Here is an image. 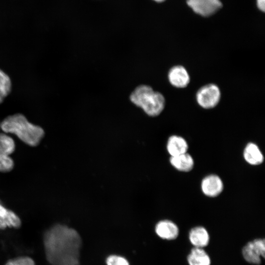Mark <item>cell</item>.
Wrapping results in <instances>:
<instances>
[{"mask_svg": "<svg viewBox=\"0 0 265 265\" xmlns=\"http://www.w3.org/2000/svg\"><path fill=\"white\" fill-rule=\"evenodd\" d=\"M45 255L51 265H79L81 238L74 229L56 224L43 234Z\"/></svg>", "mask_w": 265, "mask_h": 265, "instance_id": "6da1fadb", "label": "cell"}, {"mask_svg": "<svg viewBox=\"0 0 265 265\" xmlns=\"http://www.w3.org/2000/svg\"><path fill=\"white\" fill-rule=\"evenodd\" d=\"M0 128L5 133L15 134L30 146L38 145L45 134L41 127L29 122L26 117L20 113L7 117L0 123Z\"/></svg>", "mask_w": 265, "mask_h": 265, "instance_id": "7a4b0ae2", "label": "cell"}, {"mask_svg": "<svg viewBox=\"0 0 265 265\" xmlns=\"http://www.w3.org/2000/svg\"><path fill=\"white\" fill-rule=\"evenodd\" d=\"M130 100L151 116L159 115L165 104L164 97L161 93L154 91L151 87L146 85L137 87L130 95Z\"/></svg>", "mask_w": 265, "mask_h": 265, "instance_id": "3957f363", "label": "cell"}, {"mask_svg": "<svg viewBox=\"0 0 265 265\" xmlns=\"http://www.w3.org/2000/svg\"><path fill=\"white\" fill-rule=\"evenodd\" d=\"M221 98V92L218 86L214 83L206 84L197 91L196 100L202 108L210 109L216 106Z\"/></svg>", "mask_w": 265, "mask_h": 265, "instance_id": "277c9868", "label": "cell"}, {"mask_svg": "<svg viewBox=\"0 0 265 265\" xmlns=\"http://www.w3.org/2000/svg\"><path fill=\"white\" fill-rule=\"evenodd\" d=\"M265 241L264 238H256L244 246L242 255L244 260L249 264L260 265L262 259L265 258Z\"/></svg>", "mask_w": 265, "mask_h": 265, "instance_id": "5b68a950", "label": "cell"}, {"mask_svg": "<svg viewBox=\"0 0 265 265\" xmlns=\"http://www.w3.org/2000/svg\"><path fill=\"white\" fill-rule=\"evenodd\" d=\"M187 3L195 13L203 16L213 14L222 6L219 0H187Z\"/></svg>", "mask_w": 265, "mask_h": 265, "instance_id": "8992f818", "label": "cell"}, {"mask_svg": "<svg viewBox=\"0 0 265 265\" xmlns=\"http://www.w3.org/2000/svg\"><path fill=\"white\" fill-rule=\"evenodd\" d=\"M168 79L171 85L178 88L186 87L190 82L189 75L182 65L172 67L168 72Z\"/></svg>", "mask_w": 265, "mask_h": 265, "instance_id": "52a82bcc", "label": "cell"}, {"mask_svg": "<svg viewBox=\"0 0 265 265\" xmlns=\"http://www.w3.org/2000/svg\"><path fill=\"white\" fill-rule=\"evenodd\" d=\"M201 188L206 196L214 197L222 191L223 184L221 179L218 176L210 175L202 180Z\"/></svg>", "mask_w": 265, "mask_h": 265, "instance_id": "ba28073f", "label": "cell"}, {"mask_svg": "<svg viewBox=\"0 0 265 265\" xmlns=\"http://www.w3.org/2000/svg\"><path fill=\"white\" fill-rule=\"evenodd\" d=\"M21 225L22 221L19 216L14 212L0 204V229H17L20 228Z\"/></svg>", "mask_w": 265, "mask_h": 265, "instance_id": "9c48e42d", "label": "cell"}, {"mask_svg": "<svg viewBox=\"0 0 265 265\" xmlns=\"http://www.w3.org/2000/svg\"><path fill=\"white\" fill-rule=\"evenodd\" d=\"M155 232L162 239L173 240L178 237L179 230L177 225L172 221L162 220L156 225Z\"/></svg>", "mask_w": 265, "mask_h": 265, "instance_id": "30bf717a", "label": "cell"}, {"mask_svg": "<svg viewBox=\"0 0 265 265\" xmlns=\"http://www.w3.org/2000/svg\"><path fill=\"white\" fill-rule=\"evenodd\" d=\"M190 243L196 248L206 246L210 241V236L207 230L203 227L197 226L192 228L188 234Z\"/></svg>", "mask_w": 265, "mask_h": 265, "instance_id": "8fae6325", "label": "cell"}, {"mask_svg": "<svg viewBox=\"0 0 265 265\" xmlns=\"http://www.w3.org/2000/svg\"><path fill=\"white\" fill-rule=\"evenodd\" d=\"M187 143L182 137L172 135L169 138L167 144V150L171 157L187 153Z\"/></svg>", "mask_w": 265, "mask_h": 265, "instance_id": "7c38bea8", "label": "cell"}, {"mask_svg": "<svg viewBox=\"0 0 265 265\" xmlns=\"http://www.w3.org/2000/svg\"><path fill=\"white\" fill-rule=\"evenodd\" d=\"M170 162L176 169L184 172L190 171L194 166L193 158L187 153L171 157Z\"/></svg>", "mask_w": 265, "mask_h": 265, "instance_id": "4fadbf2b", "label": "cell"}, {"mask_svg": "<svg viewBox=\"0 0 265 265\" xmlns=\"http://www.w3.org/2000/svg\"><path fill=\"white\" fill-rule=\"evenodd\" d=\"M245 160L250 164L257 165L261 164L264 160L263 155L257 145L249 143L243 152Z\"/></svg>", "mask_w": 265, "mask_h": 265, "instance_id": "5bb4252c", "label": "cell"}, {"mask_svg": "<svg viewBox=\"0 0 265 265\" xmlns=\"http://www.w3.org/2000/svg\"><path fill=\"white\" fill-rule=\"evenodd\" d=\"M189 265H210L211 259L208 253L201 248L194 247L187 256Z\"/></svg>", "mask_w": 265, "mask_h": 265, "instance_id": "9a60e30c", "label": "cell"}, {"mask_svg": "<svg viewBox=\"0 0 265 265\" xmlns=\"http://www.w3.org/2000/svg\"><path fill=\"white\" fill-rule=\"evenodd\" d=\"M13 138L5 133H0V154L10 155L15 150Z\"/></svg>", "mask_w": 265, "mask_h": 265, "instance_id": "2e32d148", "label": "cell"}, {"mask_svg": "<svg viewBox=\"0 0 265 265\" xmlns=\"http://www.w3.org/2000/svg\"><path fill=\"white\" fill-rule=\"evenodd\" d=\"M11 82L9 76L0 69V103L10 93Z\"/></svg>", "mask_w": 265, "mask_h": 265, "instance_id": "e0dca14e", "label": "cell"}, {"mask_svg": "<svg viewBox=\"0 0 265 265\" xmlns=\"http://www.w3.org/2000/svg\"><path fill=\"white\" fill-rule=\"evenodd\" d=\"M4 265H36V264L30 257L21 256L7 260Z\"/></svg>", "mask_w": 265, "mask_h": 265, "instance_id": "ac0fdd59", "label": "cell"}, {"mask_svg": "<svg viewBox=\"0 0 265 265\" xmlns=\"http://www.w3.org/2000/svg\"><path fill=\"white\" fill-rule=\"evenodd\" d=\"M14 167V161L10 155L0 154V171L7 172Z\"/></svg>", "mask_w": 265, "mask_h": 265, "instance_id": "d6986e66", "label": "cell"}, {"mask_svg": "<svg viewBox=\"0 0 265 265\" xmlns=\"http://www.w3.org/2000/svg\"><path fill=\"white\" fill-rule=\"evenodd\" d=\"M107 265H130L128 260L123 257L111 255L106 259Z\"/></svg>", "mask_w": 265, "mask_h": 265, "instance_id": "ffe728a7", "label": "cell"}, {"mask_svg": "<svg viewBox=\"0 0 265 265\" xmlns=\"http://www.w3.org/2000/svg\"><path fill=\"white\" fill-rule=\"evenodd\" d=\"M257 4L259 9L265 12V0H257Z\"/></svg>", "mask_w": 265, "mask_h": 265, "instance_id": "44dd1931", "label": "cell"}, {"mask_svg": "<svg viewBox=\"0 0 265 265\" xmlns=\"http://www.w3.org/2000/svg\"><path fill=\"white\" fill-rule=\"evenodd\" d=\"M155 0V1H156L157 2H162V1H164L165 0Z\"/></svg>", "mask_w": 265, "mask_h": 265, "instance_id": "7402d4cb", "label": "cell"}, {"mask_svg": "<svg viewBox=\"0 0 265 265\" xmlns=\"http://www.w3.org/2000/svg\"></svg>", "mask_w": 265, "mask_h": 265, "instance_id": "603a6c76", "label": "cell"}]
</instances>
